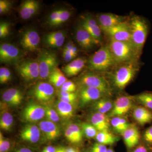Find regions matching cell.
Listing matches in <instances>:
<instances>
[{"label":"cell","instance_id":"1","mask_svg":"<svg viewBox=\"0 0 152 152\" xmlns=\"http://www.w3.org/2000/svg\"><path fill=\"white\" fill-rule=\"evenodd\" d=\"M131 30V41L139 56L146 41L149 31L148 22L142 17L134 16L129 21Z\"/></svg>","mask_w":152,"mask_h":152},{"label":"cell","instance_id":"2","mask_svg":"<svg viewBox=\"0 0 152 152\" xmlns=\"http://www.w3.org/2000/svg\"><path fill=\"white\" fill-rule=\"evenodd\" d=\"M137 63L135 60L119 64L113 75L114 85L118 88H124L132 81L139 69Z\"/></svg>","mask_w":152,"mask_h":152},{"label":"cell","instance_id":"3","mask_svg":"<svg viewBox=\"0 0 152 152\" xmlns=\"http://www.w3.org/2000/svg\"><path fill=\"white\" fill-rule=\"evenodd\" d=\"M89 67L96 71H104L113 67L117 63L108 45L101 47L89 59Z\"/></svg>","mask_w":152,"mask_h":152},{"label":"cell","instance_id":"4","mask_svg":"<svg viewBox=\"0 0 152 152\" xmlns=\"http://www.w3.org/2000/svg\"><path fill=\"white\" fill-rule=\"evenodd\" d=\"M108 45L117 64L137 60L140 57L130 43L110 39Z\"/></svg>","mask_w":152,"mask_h":152},{"label":"cell","instance_id":"5","mask_svg":"<svg viewBox=\"0 0 152 152\" xmlns=\"http://www.w3.org/2000/svg\"><path fill=\"white\" fill-rule=\"evenodd\" d=\"M39 71V78L48 79L53 70L57 67L58 58L54 52L45 51L41 53L38 61Z\"/></svg>","mask_w":152,"mask_h":152},{"label":"cell","instance_id":"6","mask_svg":"<svg viewBox=\"0 0 152 152\" xmlns=\"http://www.w3.org/2000/svg\"><path fill=\"white\" fill-rule=\"evenodd\" d=\"M81 86L91 87L100 90L106 95L110 94L111 89L108 82L103 76L88 73L83 75L79 80Z\"/></svg>","mask_w":152,"mask_h":152},{"label":"cell","instance_id":"7","mask_svg":"<svg viewBox=\"0 0 152 152\" xmlns=\"http://www.w3.org/2000/svg\"><path fill=\"white\" fill-rule=\"evenodd\" d=\"M16 69L22 78L27 81L39 77V64L35 60H27L19 63Z\"/></svg>","mask_w":152,"mask_h":152},{"label":"cell","instance_id":"8","mask_svg":"<svg viewBox=\"0 0 152 152\" xmlns=\"http://www.w3.org/2000/svg\"><path fill=\"white\" fill-rule=\"evenodd\" d=\"M31 94L33 97L39 102L47 103L51 101L54 98L55 90L50 83L41 82L33 87Z\"/></svg>","mask_w":152,"mask_h":152},{"label":"cell","instance_id":"9","mask_svg":"<svg viewBox=\"0 0 152 152\" xmlns=\"http://www.w3.org/2000/svg\"><path fill=\"white\" fill-rule=\"evenodd\" d=\"M22 56L20 50L12 44L3 43L0 45V61L2 63L12 64L19 62Z\"/></svg>","mask_w":152,"mask_h":152},{"label":"cell","instance_id":"10","mask_svg":"<svg viewBox=\"0 0 152 152\" xmlns=\"http://www.w3.org/2000/svg\"><path fill=\"white\" fill-rule=\"evenodd\" d=\"M105 33L111 39L131 43V30L129 21H124Z\"/></svg>","mask_w":152,"mask_h":152},{"label":"cell","instance_id":"11","mask_svg":"<svg viewBox=\"0 0 152 152\" xmlns=\"http://www.w3.org/2000/svg\"><path fill=\"white\" fill-rule=\"evenodd\" d=\"M45 116L44 106L34 102L26 106L22 113V118L26 122L35 123L43 118Z\"/></svg>","mask_w":152,"mask_h":152},{"label":"cell","instance_id":"12","mask_svg":"<svg viewBox=\"0 0 152 152\" xmlns=\"http://www.w3.org/2000/svg\"><path fill=\"white\" fill-rule=\"evenodd\" d=\"M80 25L89 33L97 45L101 43L102 31L97 20L89 15H86L81 18Z\"/></svg>","mask_w":152,"mask_h":152},{"label":"cell","instance_id":"13","mask_svg":"<svg viewBox=\"0 0 152 152\" xmlns=\"http://www.w3.org/2000/svg\"><path fill=\"white\" fill-rule=\"evenodd\" d=\"M40 37L36 30L30 29L25 31L20 38V44L25 50L34 51L37 50L40 43Z\"/></svg>","mask_w":152,"mask_h":152},{"label":"cell","instance_id":"14","mask_svg":"<svg viewBox=\"0 0 152 152\" xmlns=\"http://www.w3.org/2000/svg\"><path fill=\"white\" fill-rule=\"evenodd\" d=\"M132 99L129 96H121L117 98L110 112V117H121L129 112L132 106Z\"/></svg>","mask_w":152,"mask_h":152},{"label":"cell","instance_id":"15","mask_svg":"<svg viewBox=\"0 0 152 152\" xmlns=\"http://www.w3.org/2000/svg\"><path fill=\"white\" fill-rule=\"evenodd\" d=\"M97 20L101 30L104 33L125 20L124 17L112 13L100 14Z\"/></svg>","mask_w":152,"mask_h":152},{"label":"cell","instance_id":"16","mask_svg":"<svg viewBox=\"0 0 152 152\" xmlns=\"http://www.w3.org/2000/svg\"><path fill=\"white\" fill-rule=\"evenodd\" d=\"M106 95L100 90L94 87L81 86L80 92V99L82 105L97 101Z\"/></svg>","mask_w":152,"mask_h":152},{"label":"cell","instance_id":"17","mask_svg":"<svg viewBox=\"0 0 152 152\" xmlns=\"http://www.w3.org/2000/svg\"><path fill=\"white\" fill-rule=\"evenodd\" d=\"M75 38L79 45L86 50H91L96 45H97L89 33L81 25L76 30Z\"/></svg>","mask_w":152,"mask_h":152},{"label":"cell","instance_id":"18","mask_svg":"<svg viewBox=\"0 0 152 152\" xmlns=\"http://www.w3.org/2000/svg\"><path fill=\"white\" fill-rule=\"evenodd\" d=\"M39 128L48 140H54L61 135L60 128L56 123L48 120L42 121L39 124Z\"/></svg>","mask_w":152,"mask_h":152},{"label":"cell","instance_id":"19","mask_svg":"<svg viewBox=\"0 0 152 152\" xmlns=\"http://www.w3.org/2000/svg\"><path fill=\"white\" fill-rule=\"evenodd\" d=\"M39 3L36 0H26L20 7V16L23 20H28L34 15L39 8Z\"/></svg>","mask_w":152,"mask_h":152},{"label":"cell","instance_id":"20","mask_svg":"<svg viewBox=\"0 0 152 152\" xmlns=\"http://www.w3.org/2000/svg\"><path fill=\"white\" fill-rule=\"evenodd\" d=\"M40 129L36 125L29 124L22 129L20 137L22 140L29 142L36 143L40 137Z\"/></svg>","mask_w":152,"mask_h":152},{"label":"cell","instance_id":"21","mask_svg":"<svg viewBox=\"0 0 152 152\" xmlns=\"http://www.w3.org/2000/svg\"><path fill=\"white\" fill-rule=\"evenodd\" d=\"M65 33L63 31H56L48 33L44 38L45 43L50 48H60L64 43Z\"/></svg>","mask_w":152,"mask_h":152},{"label":"cell","instance_id":"22","mask_svg":"<svg viewBox=\"0 0 152 152\" xmlns=\"http://www.w3.org/2000/svg\"><path fill=\"white\" fill-rule=\"evenodd\" d=\"M125 145L129 149L136 146L140 141V133L136 126H131L123 133Z\"/></svg>","mask_w":152,"mask_h":152},{"label":"cell","instance_id":"23","mask_svg":"<svg viewBox=\"0 0 152 152\" xmlns=\"http://www.w3.org/2000/svg\"><path fill=\"white\" fill-rule=\"evenodd\" d=\"M86 62L87 60L84 58H77L65 66L63 72L67 77L75 76L83 69Z\"/></svg>","mask_w":152,"mask_h":152},{"label":"cell","instance_id":"24","mask_svg":"<svg viewBox=\"0 0 152 152\" xmlns=\"http://www.w3.org/2000/svg\"><path fill=\"white\" fill-rule=\"evenodd\" d=\"M91 124L96 129L98 132L109 131L111 123L106 114L96 112L91 117Z\"/></svg>","mask_w":152,"mask_h":152},{"label":"cell","instance_id":"25","mask_svg":"<svg viewBox=\"0 0 152 152\" xmlns=\"http://www.w3.org/2000/svg\"><path fill=\"white\" fill-rule=\"evenodd\" d=\"M2 98L5 103L9 105L16 106L21 103L23 96L20 90L11 88L3 93Z\"/></svg>","mask_w":152,"mask_h":152},{"label":"cell","instance_id":"26","mask_svg":"<svg viewBox=\"0 0 152 152\" xmlns=\"http://www.w3.org/2000/svg\"><path fill=\"white\" fill-rule=\"evenodd\" d=\"M133 115L136 122L141 126L152 122V111L143 106L135 108Z\"/></svg>","mask_w":152,"mask_h":152},{"label":"cell","instance_id":"27","mask_svg":"<svg viewBox=\"0 0 152 152\" xmlns=\"http://www.w3.org/2000/svg\"><path fill=\"white\" fill-rule=\"evenodd\" d=\"M56 110L59 116L64 119H69L73 116L74 109L72 104L60 100L56 103Z\"/></svg>","mask_w":152,"mask_h":152},{"label":"cell","instance_id":"28","mask_svg":"<svg viewBox=\"0 0 152 152\" xmlns=\"http://www.w3.org/2000/svg\"><path fill=\"white\" fill-rule=\"evenodd\" d=\"M49 83L56 88H61L67 81L65 75L58 67L55 68L48 78Z\"/></svg>","mask_w":152,"mask_h":152},{"label":"cell","instance_id":"29","mask_svg":"<svg viewBox=\"0 0 152 152\" xmlns=\"http://www.w3.org/2000/svg\"><path fill=\"white\" fill-rule=\"evenodd\" d=\"M95 138L98 143L105 145H113L118 140V137L109 131L98 132Z\"/></svg>","mask_w":152,"mask_h":152},{"label":"cell","instance_id":"30","mask_svg":"<svg viewBox=\"0 0 152 152\" xmlns=\"http://www.w3.org/2000/svg\"><path fill=\"white\" fill-rule=\"evenodd\" d=\"M14 123L13 116L10 112L4 110L1 113L0 127L5 131L10 130Z\"/></svg>","mask_w":152,"mask_h":152},{"label":"cell","instance_id":"31","mask_svg":"<svg viewBox=\"0 0 152 152\" xmlns=\"http://www.w3.org/2000/svg\"><path fill=\"white\" fill-rule=\"evenodd\" d=\"M113 106V104L110 100L106 98H102L95 102L94 107L96 112L105 114L111 110Z\"/></svg>","mask_w":152,"mask_h":152},{"label":"cell","instance_id":"32","mask_svg":"<svg viewBox=\"0 0 152 152\" xmlns=\"http://www.w3.org/2000/svg\"><path fill=\"white\" fill-rule=\"evenodd\" d=\"M137 100L142 106L152 111V92H145L138 95Z\"/></svg>","mask_w":152,"mask_h":152},{"label":"cell","instance_id":"33","mask_svg":"<svg viewBox=\"0 0 152 152\" xmlns=\"http://www.w3.org/2000/svg\"><path fill=\"white\" fill-rule=\"evenodd\" d=\"M82 129L86 137L89 139L96 137L99 132L92 124L87 123L82 124Z\"/></svg>","mask_w":152,"mask_h":152},{"label":"cell","instance_id":"34","mask_svg":"<svg viewBox=\"0 0 152 152\" xmlns=\"http://www.w3.org/2000/svg\"><path fill=\"white\" fill-rule=\"evenodd\" d=\"M45 111V116L47 120L56 123L60 121V116L56 110L51 107L50 106H44Z\"/></svg>","mask_w":152,"mask_h":152},{"label":"cell","instance_id":"35","mask_svg":"<svg viewBox=\"0 0 152 152\" xmlns=\"http://www.w3.org/2000/svg\"><path fill=\"white\" fill-rule=\"evenodd\" d=\"M68 126L72 131L73 134L75 137L76 143H79L82 141L83 139V130L77 125L75 124H72L69 125Z\"/></svg>","mask_w":152,"mask_h":152},{"label":"cell","instance_id":"36","mask_svg":"<svg viewBox=\"0 0 152 152\" xmlns=\"http://www.w3.org/2000/svg\"><path fill=\"white\" fill-rule=\"evenodd\" d=\"M71 16V13L69 11L66 9H63L62 12L58 18L55 22L53 26H58L65 23L69 19Z\"/></svg>","mask_w":152,"mask_h":152},{"label":"cell","instance_id":"37","mask_svg":"<svg viewBox=\"0 0 152 152\" xmlns=\"http://www.w3.org/2000/svg\"><path fill=\"white\" fill-rule=\"evenodd\" d=\"M12 78L11 73L9 69L6 67L0 68V83L1 84L9 81Z\"/></svg>","mask_w":152,"mask_h":152},{"label":"cell","instance_id":"38","mask_svg":"<svg viewBox=\"0 0 152 152\" xmlns=\"http://www.w3.org/2000/svg\"><path fill=\"white\" fill-rule=\"evenodd\" d=\"M11 148V143L9 140L0 133V152H8Z\"/></svg>","mask_w":152,"mask_h":152},{"label":"cell","instance_id":"39","mask_svg":"<svg viewBox=\"0 0 152 152\" xmlns=\"http://www.w3.org/2000/svg\"><path fill=\"white\" fill-rule=\"evenodd\" d=\"M10 25L7 22H1L0 24V38H4L10 34Z\"/></svg>","mask_w":152,"mask_h":152},{"label":"cell","instance_id":"40","mask_svg":"<svg viewBox=\"0 0 152 152\" xmlns=\"http://www.w3.org/2000/svg\"><path fill=\"white\" fill-rule=\"evenodd\" d=\"M64 9H59L53 11L48 17V23L50 26L53 27L55 22L56 21L60 15L61 13Z\"/></svg>","mask_w":152,"mask_h":152},{"label":"cell","instance_id":"41","mask_svg":"<svg viewBox=\"0 0 152 152\" xmlns=\"http://www.w3.org/2000/svg\"><path fill=\"white\" fill-rule=\"evenodd\" d=\"M111 125L117 132L123 134L124 132L121 124L120 117H115L113 118L111 121Z\"/></svg>","mask_w":152,"mask_h":152},{"label":"cell","instance_id":"42","mask_svg":"<svg viewBox=\"0 0 152 152\" xmlns=\"http://www.w3.org/2000/svg\"><path fill=\"white\" fill-rule=\"evenodd\" d=\"M76 90V85L71 81H66L61 87V90L73 93Z\"/></svg>","mask_w":152,"mask_h":152},{"label":"cell","instance_id":"43","mask_svg":"<svg viewBox=\"0 0 152 152\" xmlns=\"http://www.w3.org/2000/svg\"><path fill=\"white\" fill-rule=\"evenodd\" d=\"M143 139L146 143L152 145V125L147 128L144 132Z\"/></svg>","mask_w":152,"mask_h":152},{"label":"cell","instance_id":"44","mask_svg":"<svg viewBox=\"0 0 152 152\" xmlns=\"http://www.w3.org/2000/svg\"><path fill=\"white\" fill-rule=\"evenodd\" d=\"M12 6L10 2L7 0L0 1V14H3L7 12Z\"/></svg>","mask_w":152,"mask_h":152},{"label":"cell","instance_id":"45","mask_svg":"<svg viewBox=\"0 0 152 152\" xmlns=\"http://www.w3.org/2000/svg\"><path fill=\"white\" fill-rule=\"evenodd\" d=\"M108 149L105 145L96 143L91 148V152H107Z\"/></svg>","mask_w":152,"mask_h":152},{"label":"cell","instance_id":"46","mask_svg":"<svg viewBox=\"0 0 152 152\" xmlns=\"http://www.w3.org/2000/svg\"><path fill=\"white\" fill-rule=\"evenodd\" d=\"M63 57L64 60L66 62H69L75 58L72 54L71 53L70 51L65 48H64L63 50Z\"/></svg>","mask_w":152,"mask_h":152},{"label":"cell","instance_id":"47","mask_svg":"<svg viewBox=\"0 0 152 152\" xmlns=\"http://www.w3.org/2000/svg\"><path fill=\"white\" fill-rule=\"evenodd\" d=\"M57 94L58 97L77 98V95L75 93L69 92L62 90L58 91Z\"/></svg>","mask_w":152,"mask_h":152},{"label":"cell","instance_id":"48","mask_svg":"<svg viewBox=\"0 0 152 152\" xmlns=\"http://www.w3.org/2000/svg\"><path fill=\"white\" fill-rule=\"evenodd\" d=\"M66 139L68 141L72 143H76L75 140V137L73 134L72 131L69 127H67L66 128L64 133Z\"/></svg>","mask_w":152,"mask_h":152},{"label":"cell","instance_id":"49","mask_svg":"<svg viewBox=\"0 0 152 152\" xmlns=\"http://www.w3.org/2000/svg\"><path fill=\"white\" fill-rule=\"evenodd\" d=\"M64 48L67 49L69 50L70 51L71 53L74 56L75 58L78 54V49L75 45L72 42H69L66 45Z\"/></svg>","mask_w":152,"mask_h":152},{"label":"cell","instance_id":"50","mask_svg":"<svg viewBox=\"0 0 152 152\" xmlns=\"http://www.w3.org/2000/svg\"><path fill=\"white\" fill-rule=\"evenodd\" d=\"M149 148L145 145H141L137 147L133 152H150Z\"/></svg>","mask_w":152,"mask_h":152},{"label":"cell","instance_id":"51","mask_svg":"<svg viewBox=\"0 0 152 152\" xmlns=\"http://www.w3.org/2000/svg\"><path fill=\"white\" fill-rule=\"evenodd\" d=\"M57 149L56 147L49 145L44 148L42 152H56Z\"/></svg>","mask_w":152,"mask_h":152},{"label":"cell","instance_id":"52","mask_svg":"<svg viewBox=\"0 0 152 152\" xmlns=\"http://www.w3.org/2000/svg\"><path fill=\"white\" fill-rule=\"evenodd\" d=\"M15 152H33L30 149L27 148H23L17 150Z\"/></svg>","mask_w":152,"mask_h":152},{"label":"cell","instance_id":"53","mask_svg":"<svg viewBox=\"0 0 152 152\" xmlns=\"http://www.w3.org/2000/svg\"><path fill=\"white\" fill-rule=\"evenodd\" d=\"M66 152H79V151L75 148L72 147L66 148Z\"/></svg>","mask_w":152,"mask_h":152},{"label":"cell","instance_id":"54","mask_svg":"<svg viewBox=\"0 0 152 152\" xmlns=\"http://www.w3.org/2000/svg\"><path fill=\"white\" fill-rule=\"evenodd\" d=\"M66 148L62 146H60L57 148L56 152H66Z\"/></svg>","mask_w":152,"mask_h":152},{"label":"cell","instance_id":"55","mask_svg":"<svg viewBox=\"0 0 152 152\" xmlns=\"http://www.w3.org/2000/svg\"><path fill=\"white\" fill-rule=\"evenodd\" d=\"M107 152H115L113 151V150L111 149H108L107 150Z\"/></svg>","mask_w":152,"mask_h":152}]
</instances>
